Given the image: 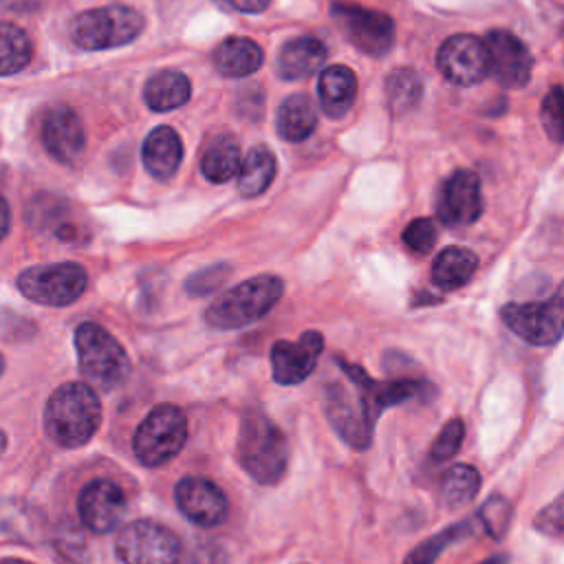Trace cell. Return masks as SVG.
Listing matches in <instances>:
<instances>
[{
    "label": "cell",
    "instance_id": "obj_1",
    "mask_svg": "<svg viewBox=\"0 0 564 564\" xmlns=\"http://www.w3.org/2000/svg\"><path fill=\"white\" fill-rule=\"evenodd\" d=\"M101 425V401L84 381L59 386L46 401L44 430L62 447L86 445Z\"/></svg>",
    "mask_w": 564,
    "mask_h": 564
},
{
    "label": "cell",
    "instance_id": "obj_2",
    "mask_svg": "<svg viewBox=\"0 0 564 564\" xmlns=\"http://www.w3.org/2000/svg\"><path fill=\"white\" fill-rule=\"evenodd\" d=\"M238 463L260 485H275L286 471L289 441L258 408L245 410L240 419Z\"/></svg>",
    "mask_w": 564,
    "mask_h": 564
},
{
    "label": "cell",
    "instance_id": "obj_3",
    "mask_svg": "<svg viewBox=\"0 0 564 564\" xmlns=\"http://www.w3.org/2000/svg\"><path fill=\"white\" fill-rule=\"evenodd\" d=\"M284 282L278 275H253L212 300L205 308L207 326L216 330H236L264 317L282 297Z\"/></svg>",
    "mask_w": 564,
    "mask_h": 564
},
{
    "label": "cell",
    "instance_id": "obj_4",
    "mask_svg": "<svg viewBox=\"0 0 564 564\" xmlns=\"http://www.w3.org/2000/svg\"><path fill=\"white\" fill-rule=\"evenodd\" d=\"M75 350L84 383L97 390H115L130 377V359L123 346L99 324L84 322L75 330Z\"/></svg>",
    "mask_w": 564,
    "mask_h": 564
},
{
    "label": "cell",
    "instance_id": "obj_5",
    "mask_svg": "<svg viewBox=\"0 0 564 564\" xmlns=\"http://www.w3.org/2000/svg\"><path fill=\"white\" fill-rule=\"evenodd\" d=\"M143 26V15L132 7L108 4L77 13L70 22V40L84 51H106L130 44Z\"/></svg>",
    "mask_w": 564,
    "mask_h": 564
},
{
    "label": "cell",
    "instance_id": "obj_6",
    "mask_svg": "<svg viewBox=\"0 0 564 564\" xmlns=\"http://www.w3.org/2000/svg\"><path fill=\"white\" fill-rule=\"evenodd\" d=\"M187 441V416L174 403L152 408L139 423L132 449L141 465L161 467L170 463Z\"/></svg>",
    "mask_w": 564,
    "mask_h": 564
},
{
    "label": "cell",
    "instance_id": "obj_7",
    "mask_svg": "<svg viewBox=\"0 0 564 564\" xmlns=\"http://www.w3.org/2000/svg\"><path fill=\"white\" fill-rule=\"evenodd\" d=\"M88 273L77 262H53L29 267L18 275V289L24 297L44 306H68L82 297Z\"/></svg>",
    "mask_w": 564,
    "mask_h": 564
},
{
    "label": "cell",
    "instance_id": "obj_8",
    "mask_svg": "<svg viewBox=\"0 0 564 564\" xmlns=\"http://www.w3.org/2000/svg\"><path fill=\"white\" fill-rule=\"evenodd\" d=\"M330 20L364 55L383 57L394 46V22L381 11L335 0L330 4Z\"/></svg>",
    "mask_w": 564,
    "mask_h": 564
},
{
    "label": "cell",
    "instance_id": "obj_9",
    "mask_svg": "<svg viewBox=\"0 0 564 564\" xmlns=\"http://www.w3.org/2000/svg\"><path fill=\"white\" fill-rule=\"evenodd\" d=\"M115 551L123 564L181 562V540L176 533L152 520H134L126 524L115 540Z\"/></svg>",
    "mask_w": 564,
    "mask_h": 564
},
{
    "label": "cell",
    "instance_id": "obj_10",
    "mask_svg": "<svg viewBox=\"0 0 564 564\" xmlns=\"http://www.w3.org/2000/svg\"><path fill=\"white\" fill-rule=\"evenodd\" d=\"M505 326L533 346H553L562 337L564 302L557 289L546 302H509L500 308Z\"/></svg>",
    "mask_w": 564,
    "mask_h": 564
},
{
    "label": "cell",
    "instance_id": "obj_11",
    "mask_svg": "<svg viewBox=\"0 0 564 564\" xmlns=\"http://www.w3.org/2000/svg\"><path fill=\"white\" fill-rule=\"evenodd\" d=\"M324 408L333 430L346 445H350L357 452H364L372 443V430L377 419L370 414L357 388L348 390L339 381L328 383Z\"/></svg>",
    "mask_w": 564,
    "mask_h": 564
},
{
    "label": "cell",
    "instance_id": "obj_12",
    "mask_svg": "<svg viewBox=\"0 0 564 564\" xmlns=\"http://www.w3.org/2000/svg\"><path fill=\"white\" fill-rule=\"evenodd\" d=\"M438 70L454 84H478L489 75V53L482 40L469 33L449 35L436 53Z\"/></svg>",
    "mask_w": 564,
    "mask_h": 564
},
{
    "label": "cell",
    "instance_id": "obj_13",
    "mask_svg": "<svg viewBox=\"0 0 564 564\" xmlns=\"http://www.w3.org/2000/svg\"><path fill=\"white\" fill-rule=\"evenodd\" d=\"M436 214L443 225L467 227L482 214L480 178L469 170H456L441 185Z\"/></svg>",
    "mask_w": 564,
    "mask_h": 564
},
{
    "label": "cell",
    "instance_id": "obj_14",
    "mask_svg": "<svg viewBox=\"0 0 564 564\" xmlns=\"http://www.w3.org/2000/svg\"><path fill=\"white\" fill-rule=\"evenodd\" d=\"M324 350V337L317 330H306L297 341L280 339L271 348V370L280 386L302 383L317 366Z\"/></svg>",
    "mask_w": 564,
    "mask_h": 564
},
{
    "label": "cell",
    "instance_id": "obj_15",
    "mask_svg": "<svg viewBox=\"0 0 564 564\" xmlns=\"http://www.w3.org/2000/svg\"><path fill=\"white\" fill-rule=\"evenodd\" d=\"M489 53V73L507 88H522L531 79L533 59L524 42L509 31H491L485 40Z\"/></svg>",
    "mask_w": 564,
    "mask_h": 564
},
{
    "label": "cell",
    "instance_id": "obj_16",
    "mask_svg": "<svg viewBox=\"0 0 564 564\" xmlns=\"http://www.w3.org/2000/svg\"><path fill=\"white\" fill-rule=\"evenodd\" d=\"M178 511L198 527H216L227 516V498L218 485L198 476H185L174 487Z\"/></svg>",
    "mask_w": 564,
    "mask_h": 564
},
{
    "label": "cell",
    "instance_id": "obj_17",
    "mask_svg": "<svg viewBox=\"0 0 564 564\" xmlns=\"http://www.w3.org/2000/svg\"><path fill=\"white\" fill-rule=\"evenodd\" d=\"M77 511L93 533H110L126 513V496L112 480L97 478L79 491Z\"/></svg>",
    "mask_w": 564,
    "mask_h": 564
},
{
    "label": "cell",
    "instance_id": "obj_18",
    "mask_svg": "<svg viewBox=\"0 0 564 564\" xmlns=\"http://www.w3.org/2000/svg\"><path fill=\"white\" fill-rule=\"evenodd\" d=\"M42 143L55 161L75 163L86 148V132L77 112L68 106H53L42 119Z\"/></svg>",
    "mask_w": 564,
    "mask_h": 564
},
{
    "label": "cell",
    "instance_id": "obj_19",
    "mask_svg": "<svg viewBox=\"0 0 564 564\" xmlns=\"http://www.w3.org/2000/svg\"><path fill=\"white\" fill-rule=\"evenodd\" d=\"M326 46L311 35L289 40L278 53V75L286 82H297L322 70L326 62Z\"/></svg>",
    "mask_w": 564,
    "mask_h": 564
},
{
    "label": "cell",
    "instance_id": "obj_20",
    "mask_svg": "<svg viewBox=\"0 0 564 564\" xmlns=\"http://www.w3.org/2000/svg\"><path fill=\"white\" fill-rule=\"evenodd\" d=\"M141 159H143L145 170L154 178H159V181L172 178L183 161V143H181V137L176 134V130H172L170 126L154 128L143 141Z\"/></svg>",
    "mask_w": 564,
    "mask_h": 564
},
{
    "label": "cell",
    "instance_id": "obj_21",
    "mask_svg": "<svg viewBox=\"0 0 564 564\" xmlns=\"http://www.w3.org/2000/svg\"><path fill=\"white\" fill-rule=\"evenodd\" d=\"M317 95H319V106L324 108V112L333 119L344 117L355 97H357V77L355 73L344 66V64H335L328 66L319 73V82H317Z\"/></svg>",
    "mask_w": 564,
    "mask_h": 564
},
{
    "label": "cell",
    "instance_id": "obj_22",
    "mask_svg": "<svg viewBox=\"0 0 564 564\" xmlns=\"http://www.w3.org/2000/svg\"><path fill=\"white\" fill-rule=\"evenodd\" d=\"M478 269V258L465 247H445L432 264V282L441 291H454L465 286Z\"/></svg>",
    "mask_w": 564,
    "mask_h": 564
},
{
    "label": "cell",
    "instance_id": "obj_23",
    "mask_svg": "<svg viewBox=\"0 0 564 564\" xmlns=\"http://www.w3.org/2000/svg\"><path fill=\"white\" fill-rule=\"evenodd\" d=\"M264 53L249 37H227L214 51V64L225 77H247L262 66Z\"/></svg>",
    "mask_w": 564,
    "mask_h": 564
},
{
    "label": "cell",
    "instance_id": "obj_24",
    "mask_svg": "<svg viewBox=\"0 0 564 564\" xmlns=\"http://www.w3.org/2000/svg\"><path fill=\"white\" fill-rule=\"evenodd\" d=\"M275 126H278V134L291 143H297L311 137L317 126V110L311 97L304 93L289 95L278 108Z\"/></svg>",
    "mask_w": 564,
    "mask_h": 564
},
{
    "label": "cell",
    "instance_id": "obj_25",
    "mask_svg": "<svg viewBox=\"0 0 564 564\" xmlns=\"http://www.w3.org/2000/svg\"><path fill=\"white\" fill-rule=\"evenodd\" d=\"M192 95V86L187 75L181 70H159L145 82L143 99L150 110L154 112H167L174 108H181Z\"/></svg>",
    "mask_w": 564,
    "mask_h": 564
},
{
    "label": "cell",
    "instance_id": "obj_26",
    "mask_svg": "<svg viewBox=\"0 0 564 564\" xmlns=\"http://www.w3.org/2000/svg\"><path fill=\"white\" fill-rule=\"evenodd\" d=\"M29 220L42 231H51L62 242H79L82 227L70 218L66 205L51 196H40L31 203Z\"/></svg>",
    "mask_w": 564,
    "mask_h": 564
},
{
    "label": "cell",
    "instance_id": "obj_27",
    "mask_svg": "<svg viewBox=\"0 0 564 564\" xmlns=\"http://www.w3.org/2000/svg\"><path fill=\"white\" fill-rule=\"evenodd\" d=\"M200 170L212 183H227L238 176L240 145L231 134L214 137L200 156Z\"/></svg>",
    "mask_w": 564,
    "mask_h": 564
},
{
    "label": "cell",
    "instance_id": "obj_28",
    "mask_svg": "<svg viewBox=\"0 0 564 564\" xmlns=\"http://www.w3.org/2000/svg\"><path fill=\"white\" fill-rule=\"evenodd\" d=\"M275 176V156L269 148L256 145L247 152L245 161H240L238 170V189L242 196H260Z\"/></svg>",
    "mask_w": 564,
    "mask_h": 564
},
{
    "label": "cell",
    "instance_id": "obj_29",
    "mask_svg": "<svg viewBox=\"0 0 564 564\" xmlns=\"http://www.w3.org/2000/svg\"><path fill=\"white\" fill-rule=\"evenodd\" d=\"M423 97V79L414 68H394L386 77V104L392 115L412 110Z\"/></svg>",
    "mask_w": 564,
    "mask_h": 564
},
{
    "label": "cell",
    "instance_id": "obj_30",
    "mask_svg": "<svg viewBox=\"0 0 564 564\" xmlns=\"http://www.w3.org/2000/svg\"><path fill=\"white\" fill-rule=\"evenodd\" d=\"M33 55V42L13 22H0V77L20 73Z\"/></svg>",
    "mask_w": 564,
    "mask_h": 564
},
{
    "label": "cell",
    "instance_id": "obj_31",
    "mask_svg": "<svg viewBox=\"0 0 564 564\" xmlns=\"http://www.w3.org/2000/svg\"><path fill=\"white\" fill-rule=\"evenodd\" d=\"M478 489H480V474L476 467L465 463L452 465L441 478V498L452 509L471 502Z\"/></svg>",
    "mask_w": 564,
    "mask_h": 564
},
{
    "label": "cell",
    "instance_id": "obj_32",
    "mask_svg": "<svg viewBox=\"0 0 564 564\" xmlns=\"http://www.w3.org/2000/svg\"><path fill=\"white\" fill-rule=\"evenodd\" d=\"M471 533V522L465 520V522H458V524H452L447 527L445 531L427 538L425 542L416 544L408 557L403 560V564H434L436 557L441 555V551H445L449 544L467 538Z\"/></svg>",
    "mask_w": 564,
    "mask_h": 564
},
{
    "label": "cell",
    "instance_id": "obj_33",
    "mask_svg": "<svg viewBox=\"0 0 564 564\" xmlns=\"http://www.w3.org/2000/svg\"><path fill=\"white\" fill-rule=\"evenodd\" d=\"M511 513H513V509H511V502H509L507 498H502V496H489V498L485 500V505L480 507L478 518H480L482 527L487 529V533H489L491 538L500 540V538L507 533V529H509Z\"/></svg>",
    "mask_w": 564,
    "mask_h": 564
},
{
    "label": "cell",
    "instance_id": "obj_34",
    "mask_svg": "<svg viewBox=\"0 0 564 564\" xmlns=\"http://www.w3.org/2000/svg\"><path fill=\"white\" fill-rule=\"evenodd\" d=\"M463 438H465V423H463V419H458V416L449 419V421L441 427L438 436H436L434 443H432V449H430L432 460H436V463L449 460V458L460 449Z\"/></svg>",
    "mask_w": 564,
    "mask_h": 564
},
{
    "label": "cell",
    "instance_id": "obj_35",
    "mask_svg": "<svg viewBox=\"0 0 564 564\" xmlns=\"http://www.w3.org/2000/svg\"><path fill=\"white\" fill-rule=\"evenodd\" d=\"M436 223L432 218H414L405 229H403V242L410 251L414 253H427L436 245Z\"/></svg>",
    "mask_w": 564,
    "mask_h": 564
},
{
    "label": "cell",
    "instance_id": "obj_36",
    "mask_svg": "<svg viewBox=\"0 0 564 564\" xmlns=\"http://www.w3.org/2000/svg\"><path fill=\"white\" fill-rule=\"evenodd\" d=\"M227 273H229V267H227V264H212V267H205V269L192 273V275L185 280V291H187L189 295H196V297L207 295V293H212V291H216V289L223 286Z\"/></svg>",
    "mask_w": 564,
    "mask_h": 564
},
{
    "label": "cell",
    "instance_id": "obj_37",
    "mask_svg": "<svg viewBox=\"0 0 564 564\" xmlns=\"http://www.w3.org/2000/svg\"><path fill=\"white\" fill-rule=\"evenodd\" d=\"M542 126L553 143L562 141V88L553 86L542 101Z\"/></svg>",
    "mask_w": 564,
    "mask_h": 564
},
{
    "label": "cell",
    "instance_id": "obj_38",
    "mask_svg": "<svg viewBox=\"0 0 564 564\" xmlns=\"http://www.w3.org/2000/svg\"><path fill=\"white\" fill-rule=\"evenodd\" d=\"M562 496H557L549 507H544L535 516V529L551 535V538H562V524H564V513H562Z\"/></svg>",
    "mask_w": 564,
    "mask_h": 564
},
{
    "label": "cell",
    "instance_id": "obj_39",
    "mask_svg": "<svg viewBox=\"0 0 564 564\" xmlns=\"http://www.w3.org/2000/svg\"><path fill=\"white\" fill-rule=\"evenodd\" d=\"M227 11H238V13H260L269 7L271 0H214Z\"/></svg>",
    "mask_w": 564,
    "mask_h": 564
},
{
    "label": "cell",
    "instance_id": "obj_40",
    "mask_svg": "<svg viewBox=\"0 0 564 564\" xmlns=\"http://www.w3.org/2000/svg\"><path fill=\"white\" fill-rule=\"evenodd\" d=\"M2 7L11 9V11H20V13H26V11H35L40 9L46 0H0Z\"/></svg>",
    "mask_w": 564,
    "mask_h": 564
},
{
    "label": "cell",
    "instance_id": "obj_41",
    "mask_svg": "<svg viewBox=\"0 0 564 564\" xmlns=\"http://www.w3.org/2000/svg\"><path fill=\"white\" fill-rule=\"evenodd\" d=\"M9 227H11V212H9L7 200L0 196V240L7 236Z\"/></svg>",
    "mask_w": 564,
    "mask_h": 564
},
{
    "label": "cell",
    "instance_id": "obj_42",
    "mask_svg": "<svg viewBox=\"0 0 564 564\" xmlns=\"http://www.w3.org/2000/svg\"><path fill=\"white\" fill-rule=\"evenodd\" d=\"M482 564H509V557H507V555H494V557H489V560L482 562Z\"/></svg>",
    "mask_w": 564,
    "mask_h": 564
},
{
    "label": "cell",
    "instance_id": "obj_43",
    "mask_svg": "<svg viewBox=\"0 0 564 564\" xmlns=\"http://www.w3.org/2000/svg\"><path fill=\"white\" fill-rule=\"evenodd\" d=\"M0 564H31V562H24L18 557H4V560H0Z\"/></svg>",
    "mask_w": 564,
    "mask_h": 564
},
{
    "label": "cell",
    "instance_id": "obj_44",
    "mask_svg": "<svg viewBox=\"0 0 564 564\" xmlns=\"http://www.w3.org/2000/svg\"><path fill=\"white\" fill-rule=\"evenodd\" d=\"M4 447H7V434L0 430V456H2V452H4Z\"/></svg>",
    "mask_w": 564,
    "mask_h": 564
},
{
    "label": "cell",
    "instance_id": "obj_45",
    "mask_svg": "<svg viewBox=\"0 0 564 564\" xmlns=\"http://www.w3.org/2000/svg\"><path fill=\"white\" fill-rule=\"evenodd\" d=\"M2 370H4V357L0 355V375H2Z\"/></svg>",
    "mask_w": 564,
    "mask_h": 564
}]
</instances>
